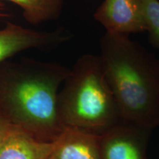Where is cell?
I'll use <instances>...</instances> for the list:
<instances>
[{
	"label": "cell",
	"mask_w": 159,
	"mask_h": 159,
	"mask_svg": "<svg viewBox=\"0 0 159 159\" xmlns=\"http://www.w3.org/2000/svg\"><path fill=\"white\" fill-rule=\"evenodd\" d=\"M57 114L63 130L101 136L122 121L99 55L77 60L57 96Z\"/></svg>",
	"instance_id": "cell-3"
},
{
	"label": "cell",
	"mask_w": 159,
	"mask_h": 159,
	"mask_svg": "<svg viewBox=\"0 0 159 159\" xmlns=\"http://www.w3.org/2000/svg\"><path fill=\"white\" fill-rule=\"evenodd\" d=\"M152 131L122 120L99 136L102 159H147Z\"/></svg>",
	"instance_id": "cell-4"
},
{
	"label": "cell",
	"mask_w": 159,
	"mask_h": 159,
	"mask_svg": "<svg viewBox=\"0 0 159 159\" xmlns=\"http://www.w3.org/2000/svg\"><path fill=\"white\" fill-rule=\"evenodd\" d=\"M55 147V141H41L15 125L0 146V159H49Z\"/></svg>",
	"instance_id": "cell-7"
},
{
	"label": "cell",
	"mask_w": 159,
	"mask_h": 159,
	"mask_svg": "<svg viewBox=\"0 0 159 159\" xmlns=\"http://www.w3.org/2000/svg\"><path fill=\"white\" fill-rule=\"evenodd\" d=\"M68 36L61 32H40L7 23L0 29V63L27 49L41 48L64 41Z\"/></svg>",
	"instance_id": "cell-6"
},
{
	"label": "cell",
	"mask_w": 159,
	"mask_h": 159,
	"mask_svg": "<svg viewBox=\"0 0 159 159\" xmlns=\"http://www.w3.org/2000/svg\"><path fill=\"white\" fill-rule=\"evenodd\" d=\"M14 126L0 113V146Z\"/></svg>",
	"instance_id": "cell-11"
},
{
	"label": "cell",
	"mask_w": 159,
	"mask_h": 159,
	"mask_svg": "<svg viewBox=\"0 0 159 159\" xmlns=\"http://www.w3.org/2000/svg\"><path fill=\"white\" fill-rule=\"evenodd\" d=\"M2 6L1 4H0V18L2 16H4V13H2Z\"/></svg>",
	"instance_id": "cell-12"
},
{
	"label": "cell",
	"mask_w": 159,
	"mask_h": 159,
	"mask_svg": "<svg viewBox=\"0 0 159 159\" xmlns=\"http://www.w3.org/2000/svg\"><path fill=\"white\" fill-rule=\"evenodd\" d=\"M16 4L23 11L28 22L39 25L58 16L62 8V0H7Z\"/></svg>",
	"instance_id": "cell-9"
},
{
	"label": "cell",
	"mask_w": 159,
	"mask_h": 159,
	"mask_svg": "<svg viewBox=\"0 0 159 159\" xmlns=\"http://www.w3.org/2000/svg\"><path fill=\"white\" fill-rule=\"evenodd\" d=\"M94 19L108 33L128 35L146 31L144 0H104Z\"/></svg>",
	"instance_id": "cell-5"
},
{
	"label": "cell",
	"mask_w": 159,
	"mask_h": 159,
	"mask_svg": "<svg viewBox=\"0 0 159 159\" xmlns=\"http://www.w3.org/2000/svg\"><path fill=\"white\" fill-rule=\"evenodd\" d=\"M69 72L59 63L30 58L0 63V113L35 138L55 142L64 130L57 96Z\"/></svg>",
	"instance_id": "cell-1"
},
{
	"label": "cell",
	"mask_w": 159,
	"mask_h": 159,
	"mask_svg": "<svg viewBox=\"0 0 159 159\" xmlns=\"http://www.w3.org/2000/svg\"><path fill=\"white\" fill-rule=\"evenodd\" d=\"M99 136L66 128L55 140L49 159H102Z\"/></svg>",
	"instance_id": "cell-8"
},
{
	"label": "cell",
	"mask_w": 159,
	"mask_h": 159,
	"mask_svg": "<svg viewBox=\"0 0 159 159\" xmlns=\"http://www.w3.org/2000/svg\"><path fill=\"white\" fill-rule=\"evenodd\" d=\"M146 31L151 44L159 51V1L144 0Z\"/></svg>",
	"instance_id": "cell-10"
},
{
	"label": "cell",
	"mask_w": 159,
	"mask_h": 159,
	"mask_svg": "<svg viewBox=\"0 0 159 159\" xmlns=\"http://www.w3.org/2000/svg\"><path fill=\"white\" fill-rule=\"evenodd\" d=\"M99 45L122 120L152 132L159 126V60L128 35L106 32Z\"/></svg>",
	"instance_id": "cell-2"
}]
</instances>
